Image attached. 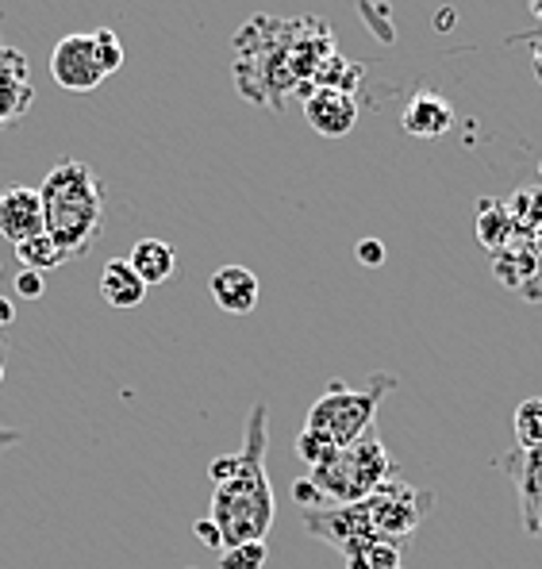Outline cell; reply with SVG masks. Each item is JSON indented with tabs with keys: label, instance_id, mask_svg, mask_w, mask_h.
I'll return each mask as SVG.
<instances>
[{
	"label": "cell",
	"instance_id": "9c48e42d",
	"mask_svg": "<svg viewBox=\"0 0 542 569\" xmlns=\"http://www.w3.org/2000/svg\"><path fill=\"white\" fill-rule=\"evenodd\" d=\"M36 104L28 54L8 43H0V123H16Z\"/></svg>",
	"mask_w": 542,
	"mask_h": 569
},
{
	"label": "cell",
	"instance_id": "2e32d148",
	"mask_svg": "<svg viewBox=\"0 0 542 569\" xmlns=\"http://www.w3.org/2000/svg\"><path fill=\"white\" fill-rule=\"evenodd\" d=\"M493 273L508 284V289H515V292L528 289L531 278H535V239L531 242L515 239L512 247L500 250L496 262H493Z\"/></svg>",
	"mask_w": 542,
	"mask_h": 569
},
{
	"label": "cell",
	"instance_id": "5b68a950",
	"mask_svg": "<svg viewBox=\"0 0 542 569\" xmlns=\"http://www.w3.org/2000/svg\"><path fill=\"white\" fill-rule=\"evenodd\" d=\"M393 389H397L393 373H373L365 389H350V385H343V381L335 378V381L328 385V392H323V397L312 405V412H308L304 427H312V431H323L339 450H343V447L358 442L365 431H370L373 416H378V405Z\"/></svg>",
	"mask_w": 542,
	"mask_h": 569
},
{
	"label": "cell",
	"instance_id": "e0dca14e",
	"mask_svg": "<svg viewBox=\"0 0 542 569\" xmlns=\"http://www.w3.org/2000/svg\"><path fill=\"white\" fill-rule=\"evenodd\" d=\"M16 258H20V270H36V273H47V270H58L66 262L62 250L50 242V236H36L28 242L16 247Z\"/></svg>",
	"mask_w": 542,
	"mask_h": 569
},
{
	"label": "cell",
	"instance_id": "ba28073f",
	"mask_svg": "<svg viewBox=\"0 0 542 569\" xmlns=\"http://www.w3.org/2000/svg\"><path fill=\"white\" fill-rule=\"evenodd\" d=\"M0 236L12 242V247H20V242H28L36 236H47L39 189L8 186L4 192H0Z\"/></svg>",
	"mask_w": 542,
	"mask_h": 569
},
{
	"label": "cell",
	"instance_id": "484cf974",
	"mask_svg": "<svg viewBox=\"0 0 542 569\" xmlns=\"http://www.w3.org/2000/svg\"><path fill=\"white\" fill-rule=\"evenodd\" d=\"M16 442H20V431H16V427H4V423H0V455H4L8 447H16Z\"/></svg>",
	"mask_w": 542,
	"mask_h": 569
},
{
	"label": "cell",
	"instance_id": "44dd1931",
	"mask_svg": "<svg viewBox=\"0 0 542 569\" xmlns=\"http://www.w3.org/2000/svg\"><path fill=\"white\" fill-rule=\"evenodd\" d=\"M265 562H270V547H265V539L239 542V547L220 550V569H265Z\"/></svg>",
	"mask_w": 542,
	"mask_h": 569
},
{
	"label": "cell",
	"instance_id": "3957f363",
	"mask_svg": "<svg viewBox=\"0 0 542 569\" xmlns=\"http://www.w3.org/2000/svg\"><path fill=\"white\" fill-rule=\"evenodd\" d=\"M47 236L62 258H86L104 236V186L86 162H58L39 186Z\"/></svg>",
	"mask_w": 542,
	"mask_h": 569
},
{
	"label": "cell",
	"instance_id": "7a4b0ae2",
	"mask_svg": "<svg viewBox=\"0 0 542 569\" xmlns=\"http://www.w3.org/2000/svg\"><path fill=\"white\" fill-rule=\"evenodd\" d=\"M265 447H270V408L258 400L243 427V450L220 455L208 466L212 477V520L223 535V550L239 542H258L270 535L278 505H273L270 473H265Z\"/></svg>",
	"mask_w": 542,
	"mask_h": 569
},
{
	"label": "cell",
	"instance_id": "7402d4cb",
	"mask_svg": "<svg viewBox=\"0 0 542 569\" xmlns=\"http://www.w3.org/2000/svg\"><path fill=\"white\" fill-rule=\"evenodd\" d=\"M93 47H97L100 73H104V78L120 73V66H123V43H120V36H116L112 28H97L93 31Z\"/></svg>",
	"mask_w": 542,
	"mask_h": 569
},
{
	"label": "cell",
	"instance_id": "4316f807",
	"mask_svg": "<svg viewBox=\"0 0 542 569\" xmlns=\"http://www.w3.org/2000/svg\"><path fill=\"white\" fill-rule=\"evenodd\" d=\"M12 316H16L12 300H4V297H0V328H4V323H12Z\"/></svg>",
	"mask_w": 542,
	"mask_h": 569
},
{
	"label": "cell",
	"instance_id": "7c38bea8",
	"mask_svg": "<svg viewBox=\"0 0 542 569\" xmlns=\"http://www.w3.org/2000/svg\"><path fill=\"white\" fill-rule=\"evenodd\" d=\"M208 289H212V300L228 316H250L258 308V297H262V284L247 266H220L212 273V281H208Z\"/></svg>",
	"mask_w": 542,
	"mask_h": 569
},
{
	"label": "cell",
	"instance_id": "d4e9b609",
	"mask_svg": "<svg viewBox=\"0 0 542 569\" xmlns=\"http://www.w3.org/2000/svg\"><path fill=\"white\" fill-rule=\"evenodd\" d=\"M193 531H197V539L204 542L208 550H223V535H220V527H215L212 520H200Z\"/></svg>",
	"mask_w": 542,
	"mask_h": 569
},
{
	"label": "cell",
	"instance_id": "603a6c76",
	"mask_svg": "<svg viewBox=\"0 0 542 569\" xmlns=\"http://www.w3.org/2000/svg\"><path fill=\"white\" fill-rule=\"evenodd\" d=\"M16 297H20V300H39V297H43V273H36V270L16 273Z\"/></svg>",
	"mask_w": 542,
	"mask_h": 569
},
{
	"label": "cell",
	"instance_id": "5bb4252c",
	"mask_svg": "<svg viewBox=\"0 0 542 569\" xmlns=\"http://www.w3.org/2000/svg\"><path fill=\"white\" fill-rule=\"evenodd\" d=\"M128 262L150 289V284H162L173 278V270H178V250L165 239H139L136 247H131Z\"/></svg>",
	"mask_w": 542,
	"mask_h": 569
},
{
	"label": "cell",
	"instance_id": "ffe728a7",
	"mask_svg": "<svg viewBox=\"0 0 542 569\" xmlns=\"http://www.w3.org/2000/svg\"><path fill=\"white\" fill-rule=\"evenodd\" d=\"M508 212H512L515 228H520V236H528V231H542V189H520L512 200H508Z\"/></svg>",
	"mask_w": 542,
	"mask_h": 569
},
{
	"label": "cell",
	"instance_id": "d6986e66",
	"mask_svg": "<svg viewBox=\"0 0 542 569\" xmlns=\"http://www.w3.org/2000/svg\"><path fill=\"white\" fill-rule=\"evenodd\" d=\"M515 447H542V397H531L512 416Z\"/></svg>",
	"mask_w": 542,
	"mask_h": 569
},
{
	"label": "cell",
	"instance_id": "277c9868",
	"mask_svg": "<svg viewBox=\"0 0 542 569\" xmlns=\"http://www.w3.org/2000/svg\"><path fill=\"white\" fill-rule=\"evenodd\" d=\"M308 477L323 492L328 508H339V505H358V500L373 497L381 485L393 481L397 462L385 450V442L378 439V427H370L362 439L343 447L328 466H320V470H312Z\"/></svg>",
	"mask_w": 542,
	"mask_h": 569
},
{
	"label": "cell",
	"instance_id": "83f0119b",
	"mask_svg": "<svg viewBox=\"0 0 542 569\" xmlns=\"http://www.w3.org/2000/svg\"><path fill=\"white\" fill-rule=\"evenodd\" d=\"M435 28L443 31V28H454V8H443V16L435 20Z\"/></svg>",
	"mask_w": 542,
	"mask_h": 569
},
{
	"label": "cell",
	"instance_id": "8fae6325",
	"mask_svg": "<svg viewBox=\"0 0 542 569\" xmlns=\"http://www.w3.org/2000/svg\"><path fill=\"white\" fill-rule=\"evenodd\" d=\"M400 128L415 139H443L454 128V104L435 89H420L408 97L404 112H400Z\"/></svg>",
	"mask_w": 542,
	"mask_h": 569
},
{
	"label": "cell",
	"instance_id": "1f68e13d",
	"mask_svg": "<svg viewBox=\"0 0 542 569\" xmlns=\"http://www.w3.org/2000/svg\"><path fill=\"white\" fill-rule=\"evenodd\" d=\"M0 381H4V366H0Z\"/></svg>",
	"mask_w": 542,
	"mask_h": 569
},
{
	"label": "cell",
	"instance_id": "ac0fdd59",
	"mask_svg": "<svg viewBox=\"0 0 542 569\" xmlns=\"http://www.w3.org/2000/svg\"><path fill=\"white\" fill-rule=\"evenodd\" d=\"M293 447H297V458H300V462L308 466V473H312V470H320V466H328L331 458L339 455V447H335V442H331L323 431H312V427H304V431L297 435V442H293Z\"/></svg>",
	"mask_w": 542,
	"mask_h": 569
},
{
	"label": "cell",
	"instance_id": "f546056e",
	"mask_svg": "<svg viewBox=\"0 0 542 569\" xmlns=\"http://www.w3.org/2000/svg\"><path fill=\"white\" fill-rule=\"evenodd\" d=\"M531 16H535V20L542 23V0H531Z\"/></svg>",
	"mask_w": 542,
	"mask_h": 569
},
{
	"label": "cell",
	"instance_id": "52a82bcc",
	"mask_svg": "<svg viewBox=\"0 0 542 569\" xmlns=\"http://www.w3.org/2000/svg\"><path fill=\"white\" fill-rule=\"evenodd\" d=\"M500 470L508 473V481L515 489L523 527H528V535H535V520L542 508V447H512L500 458Z\"/></svg>",
	"mask_w": 542,
	"mask_h": 569
},
{
	"label": "cell",
	"instance_id": "9a60e30c",
	"mask_svg": "<svg viewBox=\"0 0 542 569\" xmlns=\"http://www.w3.org/2000/svg\"><path fill=\"white\" fill-rule=\"evenodd\" d=\"M473 228H478V242L485 250H493V254H500V250L512 247V242L520 239V228H515L508 204L504 200H493V197L478 200V223H473Z\"/></svg>",
	"mask_w": 542,
	"mask_h": 569
},
{
	"label": "cell",
	"instance_id": "6da1fadb",
	"mask_svg": "<svg viewBox=\"0 0 542 569\" xmlns=\"http://www.w3.org/2000/svg\"><path fill=\"white\" fill-rule=\"evenodd\" d=\"M235 86L254 104L285 112V100H308L315 93V70L323 58L335 54L331 28L315 16L273 20L254 16L235 39Z\"/></svg>",
	"mask_w": 542,
	"mask_h": 569
},
{
	"label": "cell",
	"instance_id": "4fadbf2b",
	"mask_svg": "<svg viewBox=\"0 0 542 569\" xmlns=\"http://www.w3.org/2000/svg\"><path fill=\"white\" fill-rule=\"evenodd\" d=\"M100 297L112 308H139L147 300V284L131 270L128 258H116L100 270Z\"/></svg>",
	"mask_w": 542,
	"mask_h": 569
},
{
	"label": "cell",
	"instance_id": "8992f818",
	"mask_svg": "<svg viewBox=\"0 0 542 569\" xmlns=\"http://www.w3.org/2000/svg\"><path fill=\"white\" fill-rule=\"evenodd\" d=\"M50 78L62 89H70V93H93L100 81H104V73L97 66L93 36L58 39L54 50H50Z\"/></svg>",
	"mask_w": 542,
	"mask_h": 569
},
{
	"label": "cell",
	"instance_id": "f1b7e54d",
	"mask_svg": "<svg viewBox=\"0 0 542 569\" xmlns=\"http://www.w3.org/2000/svg\"><path fill=\"white\" fill-rule=\"evenodd\" d=\"M531 54H535V78L542 81V36L535 39V47H531Z\"/></svg>",
	"mask_w": 542,
	"mask_h": 569
},
{
	"label": "cell",
	"instance_id": "d6a6232c",
	"mask_svg": "<svg viewBox=\"0 0 542 569\" xmlns=\"http://www.w3.org/2000/svg\"><path fill=\"white\" fill-rule=\"evenodd\" d=\"M539 178H542V166H539Z\"/></svg>",
	"mask_w": 542,
	"mask_h": 569
},
{
	"label": "cell",
	"instance_id": "30bf717a",
	"mask_svg": "<svg viewBox=\"0 0 542 569\" xmlns=\"http://www.w3.org/2000/svg\"><path fill=\"white\" fill-rule=\"evenodd\" d=\"M304 120L315 136L343 139L358 128V100L354 93H339V89H315L304 100Z\"/></svg>",
	"mask_w": 542,
	"mask_h": 569
},
{
	"label": "cell",
	"instance_id": "cb8c5ba5",
	"mask_svg": "<svg viewBox=\"0 0 542 569\" xmlns=\"http://www.w3.org/2000/svg\"><path fill=\"white\" fill-rule=\"evenodd\" d=\"M354 258L362 266H370V270H378V266L385 262V242H381V239H362L354 247Z\"/></svg>",
	"mask_w": 542,
	"mask_h": 569
},
{
	"label": "cell",
	"instance_id": "4dcf8cb0",
	"mask_svg": "<svg viewBox=\"0 0 542 569\" xmlns=\"http://www.w3.org/2000/svg\"><path fill=\"white\" fill-rule=\"evenodd\" d=\"M535 539H542V508H539V520H535Z\"/></svg>",
	"mask_w": 542,
	"mask_h": 569
},
{
	"label": "cell",
	"instance_id": "836d02e7",
	"mask_svg": "<svg viewBox=\"0 0 542 569\" xmlns=\"http://www.w3.org/2000/svg\"><path fill=\"white\" fill-rule=\"evenodd\" d=\"M397 569H400V566H397Z\"/></svg>",
	"mask_w": 542,
	"mask_h": 569
}]
</instances>
